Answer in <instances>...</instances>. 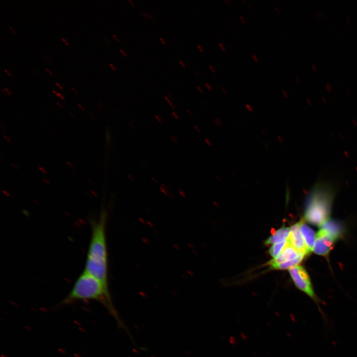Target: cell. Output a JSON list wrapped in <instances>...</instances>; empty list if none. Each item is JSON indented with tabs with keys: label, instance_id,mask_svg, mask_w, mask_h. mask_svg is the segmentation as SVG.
Wrapping results in <instances>:
<instances>
[{
	"label": "cell",
	"instance_id": "cell-1",
	"mask_svg": "<svg viewBox=\"0 0 357 357\" xmlns=\"http://www.w3.org/2000/svg\"><path fill=\"white\" fill-rule=\"evenodd\" d=\"M107 212L101 206L98 218L91 220V238L84 271L99 280L109 289L108 256L106 240Z\"/></svg>",
	"mask_w": 357,
	"mask_h": 357
},
{
	"label": "cell",
	"instance_id": "cell-2",
	"mask_svg": "<svg viewBox=\"0 0 357 357\" xmlns=\"http://www.w3.org/2000/svg\"><path fill=\"white\" fill-rule=\"evenodd\" d=\"M89 300H96L102 304L115 319L119 327L126 329L114 306L109 290L106 288L99 280L84 270L60 305Z\"/></svg>",
	"mask_w": 357,
	"mask_h": 357
},
{
	"label": "cell",
	"instance_id": "cell-3",
	"mask_svg": "<svg viewBox=\"0 0 357 357\" xmlns=\"http://www.w3.org/2000/svg\"><path fill=\"white\" fill-rule=\"evenodd\" d=\"M333 190L325 183H318L313 187L307 199L304 219L320 226L329 218L333 198Z\"/></svg>",
	"mask_w": 357,
	"mask_h": 357
},
{
	"label": "cell",
	"instance_id": "cell-4",
	"mask_svg": "<svg viewBox=\"0 0 357 357\" xmlns=\"http://www.w3.org/2000/svg\"><path fill=\"white\" fill-rule=\"evenodd\" d=\"M289 271L296 286L313 300L317 305L323 320L327 322L326 314L323 312L319 305L320 300L313 290L309 275L304 267L296 266L290 268Z\"/></svg>",
	"mask_w": 357,
	"mask_h": 357
},
{
	"label": "cell",
	"instance_id": "cell-5",
	"mask_svg": "<svg viewBox=\"0 0 357 357\" xmlns=\"http://www.w3.org/2000/svg\"><path fill=\"white\" fill-rule=\"evenodd\" d=\"M335 240L325 231L319 230L317 234L312 251L316 254L325 256L328 254Z\"/></svg>",
	"mask_w": 357,
	"mask_h": 357
},
{
	"label": "cell",
	"instance_id": "cell-6",
	"mask_svg": "<svg viewBox=\"0 0 357 357\" xmlns=\"http://www.w3.org/2000/svg\"><path fill=\"white\" fill-rule=\"evenodd\" d=\"M300 222H298L290 228V233L287 240L298 252L305 255L309 254L300 230Z\"/></svg>",
	"mask_w": 357,
	"mask_h": 357
},
{
	"label": "cell",
	"instance_id": "cell-7",
	"mask_svg": "<svg viewBox=\"0 0 357 357\" xmlns=\"http://www.w3.org/2000/svg\"><path fill=\"white\" fill-rule=\"evenodd\" d=\"M287 240L286 245L279 254L267 263L269 266L294 260L302 253L297 250L287 239Z\"/></svg>",
	"mask_w": 357,
	"mask_h": 357
},
{
	"label": "cell",
	"instance_id": "cell-8",
	"mask_svg": "<svg viewBox=\"0 0 357 357\" xmlns=\"http://www.w3.org/2000/svg\"><path fill=\"white\" fill-rule=\"evenodd\" d=\"M319 226L320 230L325 231L335 241L341 238L344 232L340 222L330 218L324 221Z\"/></svg>",
	"mask_w": 357,
	"mask_h": 357
},
{
	"label": "cell",
	"instance_id": "cell-9",
	"mask_svg": "<svg viewBox=\"0 0 357 357\" xmlns=\"http://www.w3.org/2000/svg\"><path fill=\"white\" fill-rule=\"evenodd\" d=\"M300 222V230L307 249L310 253L312 251L316 235L314 231L304 223L303 219L301 220Z\"/></svg>",
	"mask_w": 357,
	"mask_h": 357
},
{
	"label": "cell",
	"instance_id": "cell-10",
	"mask_svg": "<svg viewBox=\"0 0 357 357\" xmlns=\"http://www.w3.org/2000/svg\"><path fill=\"white\" fill-rule=\"evenodd\" d=\"M290 233V228L283 226L280 229L274 231L272 235L265 241V244L269 245L282 242L287 240Z\"/></svg>",
	"mask_w": 357,
	"mask_h": 357
},
{
	"label": "cell",
	"instance_id": "cell-11",
	"mask_svg": "<svg viewBox=\"0 0 357 357\" xmlns=\"http://www.w3.org/2000/svg\"><path fill=\"white\" fill-rule=\"evenodd\" d=\"M305 255H306L305 254L300 253L299 255L294 260L272 265L270 266V267L271 269L276 270L289 269L291 267L298 266L302 260Z\"/></svg>",
	"mask_w": 357,
	"mask_h": 357
},
{
	"label": "cell",
	"instance_id": "cell-12",
	"mask_svg": "<svg viewBox=\"0 0 357 357\" xmlns=\"http://www.w3.org/2000/svg\"><path fill=\"white\" fill-rule=\"evenodd\" d=\"M287 240L272 245L269 249V253L273 258L276 257L281 252L287 243Z\"/></svg>",
	"mask_w": 357,
	"mask_h": 357
},
{
	"label": "cell",
	"instance_id": "cell-13",
	"mask_svg": "<svg viewBox=\"0 0 357 357\" xmlns=\"http://www.w3.org/2000/svg\"><path fill=\"white\" fill-rule=\"evenodd\" d=\"M139 12L145 18L147 19H151V20L155 21L154 18L150 14L141 11H140Z\"/></svg>",
	"mask_w": 357,
	"mask_h": 357
},
{
	"label": "cell",
	"instance_id": "cell-14",
	"mask_svg": "<svg viewBox=\"0 0 357 357\" xmlns=\"http://www.w3.org/2000/svg\"><path fill=\"white\" fill-rule=\"evenodd\" d=\"M106 141L108 144H109L111 141V133L109 130L106 131Z\"/></svg>",
	"mask_w": 357,
	"mask_h": 357
},
{
	"label": "cell",
	"instance_id": "cell-15",
	"mask_svg": "<svg viewBox=\"0 0 357 357\" xmlns=\"http://www.w3.org/2000/svg\"><path fill=\"white\" fill-rule=\"evenodd\" d=\"M3 89L5 91L7 95H10L12 94L11 92L7 88L3 87Z\"/></svg>",
	"mask_w": 357,
	"mask_h": 357
},
{
	"label": "cell",
	"instance_id": "cell-16",
	"mask_svg": "<svg viewBox=\"0 0 357 357\" xmlns=\"http://www.w3.org/2000/svg\"><path fill=\"white\" fill-rule=\"evenodd\" d=\"M109 65H110V66L111 67V68H112L113 70H114V71H117V68L116 67V66H115L114 64H113L111 63H109Z\"/></svg>",
	"mask_w": 357,
	"mask_h": 357
},
{
	"label": "cell",
	"instance_id": "cell-17",
	"mask_svg": "<svg viewBox=\"0 0 357 357\" xmlns=\"http://www.w3.org/2000/svg\"><path fill=\"white\" fill-rule=\"evenodd\" d=\"M165 99L169 103V104L172 106V107L173 108H174V107H173V106L172 104V102H171V101L168 99V98L166 96H165Z\"/></svg>",
	"mask_w": 357,
	"mask_h": 357
},
{
	"label": "cell",
	"instance_id": "cell-18",
	"mask_svg": "<svg viewBox=\"0 0 357 357\" xmlns=\"http://www.w3.org/2000/svg\"><path fill=\"white\" fill-rule=\"evenodd\" d=\"M103 38H104L105 41L107 43V44H108L109 45L111 44V42L110 41V40H109V39L108 38H107L105 36H104Z\"/></svg>",
	"mask_w": 357,
	"mask_h": 357
},
{
	"label": "cell",
	"instance_id": "cell-19",
	"mask_svg": "<svg viewBox=\"0 0 357 357\" xmlns=\"http://www.w3.org/2000/svg\"><path fill=\"white\" fill-rule=\"evenodd\" d=\"M119 51H120V52L122 54V55H123V56H124V57H126L127 56L126 53L123 50H121V49H120V50H119Z\"/></svg>",
	"mask_w": 357,
	"mask_h": 357
},
{
	"label": "cell",
	"instance_id": "cell-20",
	"mask_svg": "<svg viewBox=\"0 0 357 357\" xmlns=\"http://www.w3.org/2000/svg\"><path fill=\"white\" fill-rule=\"evenodd\" d=\"M178 62L183 68H185V65L182 61L179 60Z\"/></svg>",
	"mask_w": 357,
	"mask_h": 357
},
{
	"label": "cell",
	"instance_id": "cell-21",
	"mask_svg": "<svg viewBox=\"0 0 357 357\" xmlns=\"http://www.w3.org/2000/svg\"><path fill=\"white\" fill-rule=\"evenodd\" d=\"M205 85L206 86V87L209 90H212V88L211 87V86L209 84H208L207 83H205Z\"/></svg>",
	"mask_w": 357,
	"mask_h": 357
},
{
	"label": "cell",
	"instance_id": "cell-22",
	"mask_svg": "<svg viewBox=\"0 0 357 357\" xmlns=\"http://www.w3.org/2000/svg\"><path fill=\"white\" fill-rule=\"evenodd\" d=\"M197 47L199 49V50H200V52H204L203 49L202 48V47L200 45L197 44Z\"/></svg>",
	"mask_w": 357,
	"mask_h": 357
},
{
	"label": "cell",
	"instance_id": "cell-23",
	"mask_svg": "<svg viewBox=\"0 0 357 357\" xmlns=\"http://www.w3.org/2000/svg\"><path fill=\"white\" fill-rule=\"evenodd\" d=\"M252 58L253 59V60H254L255 61H257V62L258 61V59L257 58L256 56L255 55L252 54Z\"/></svg>",
	"mask_w": 357,
	"mask_h": 357
},
{
	"label": "cell",
	"instance_id": "cell-24",
	"mask_svg": "<svg viewBox=\"0 0 357 357\" xmlns=\"http://www.w3.org/2000/svg\"><path fill=\"white\" fill-rule=\"evenodd\" d=\"M112 36H113V37L114 38V39H115L116 41H117V42H119V38L117 37L116 35H115V34H112Z\"/></svg>",
	"mask_w": 357,
	"mask_h": 357
},
{
	"label": "cell",
	"instance_id": "cell-25",
	"mask_svg": "<svg viewBox=\"0 0 357 357\" xmlns=\"http://www.w3.org/2000/svg\"><path fill=\"white\" fill-rule=\"evenodd\" d=\"M39 169H40V170L42 172H43V173H44V174L46 173V170H45L43 168H42V167H39Z\"/></svg>",
	"mask_w": 357,
	"mask_h": 357
},
{
	"label": "cell",
	"instance_id": "cell-26",
	"mask_svg": "<svg viewBox=\"0 0 357 357\" xmlns=\"http://www.w3.org/2000/svg\"><path fill=\"white\" fill-rule=\"evenodd\" d=\"M159 39L164 45H166V42L165 41L164 39L163 38L159 37Z\"/></svg>",
	"mask_w": 357,
	"mask_h": 357
},
{
	"label": "cell",
	"instance_id": "cell-27",
	"mask_svg": "<svg viewBox=\"0 0 357 357\" xmlns=\"http://www.w3.org/2000/svg\"><path fill=\"white\" fill-rule=\"evenodd\" d=\"M219 46H220L223 50H225V47H224V46L223 45V44L220 43L219 44Z\"/></svg>",
	"mask_w": 357,
	"mask_h": 357
},
{
	"label": "cell",
	"instance_id": "cell-28",
	"mask_svg": "<svg viewBox=\"0 0 357 357\" xmlns=\"http://www.w3.org/2000/svg\"><path fill=\"white\" fill-rule=\"evenodd\" d=\"M128 1L130 2V3L131 4V5L133 7H135V3H134V2H133V1H132V0H128Z\"/></svg>",
	"mask_w": 357,
	"mask_h": 357
},
{
	"label": "cell",
	"instance_id": "cell-29",
	"mask_svg": "<svg viewBox=\"0 0 357 357\" xmlns=\"http://www.w3.org/2000/svg\"><path fill=\"white\" fill-rule=\"evenodd\" d=\"M61 40H62V41L63 42H64V43L66 44V46H68V45H69L68 42L65 40V39L64 38H61Z\"/></svg>",
	"mask_w": 357,
	"mask_h": 357
},
{
	"label": "cell",
	"instance_id": "cell-30",
	"mask_svg": "<svg viewBox=\"0 0 357 357\" xmlns=\"http://www.w3.org/2000/svg\"><path fill=\"white\" fill-rule=\"evenodd\" d=\"M209 67L212 72H215V69H214V67H213L212 66L209 65Z\"/></svg>",
	"mask_w": 357,
	"mask_h": 357
},
{
	"label": "cell",
	"instance_id": "cell-31",
	"mask_svg": "<svg viewBox=\"0 0 357 357\" xmlns=\"http://www.w3.org/2000/svg\"><path fill=\"white\" fill-rule=\"evenodd\" d=\"M56 84L59 87V88L60 90H62V89H63L62 86H61L60 84H59V83H57V82H56Z\"/></svg>",
	"mask_w": 357,
	"mask_h": 357
},
{
	"label": "cell",
	"instance_id": "cell-32",
	"mask_svg": "<svg viewBox=\"0 0 357 357\" xmlns=\"http://www.w3.org/2000/svg\"><path fill=\"white\" fill-rule=\"evenodd\" d=\"M240 18L241 19L242 21L244 23H246V21H245V20L244 19V18L243 17V16H242L241 15H240Z\"/></svg>",
	"mask_w": 357,
	"mask_h": 357
},
{
	"label": "cell",
	"instance_id": "cell-33",
	"mask_svg": "<svg viewBox=\"0 0 357 357\" xmlns=\"http://www.w3.org/2000/svg\"><path fill=\"white\" fill-rule=\"evenodd\" d=\"M3 70H4V71L7 74V75H8V76H12L11 74L9 72V71H8V70H7L5 69H4Z\"/></svg>",
	"mask_w": 357,
	"mask_h": 357
},
{
	"label": "cell",
	"instance_id": "cell-34",
	"mask_svg": "<svg viewBox=\"0 0 357 357\" xmlns=\"http://www.w3.org/2000/svg\"><path fill=\"white\" fill-rule=\"evenodd\" d=\"M46 70H47V71H48V72L49 73V74H50L51 76H52V75H53V74H52V72H51L48 68H46Z\"/></svg>",
	"mask_w": 357,
	"mask_h": 357
},
{
	"label": "cell",
	"instance_id": "cell-35",
	"mask_svg": "<svg viewBox=\"0 0 357 357\" xmlns=\"http://www.w3.org/2000/svg\"><path fill=\"white\" fill-rule=\"evenodd\" d=\"M8 27H9V29L12 31V32H13L14 34H16V32L13 30V29L11 26H8Z\"/></svg>",
	"mask_w": 357,
	"mask_h": 357
},
{
	"label": "cell",
	"instance_id": "cell-36",
	"mask_svg": "<svg viewBox=\"0 0 357 357\" xmlns=\"http://www.w3.org/2000/svg\"><path fill=\"white\" fill-rule=\"evenodd\" d=\"M56 95L59 97H60L62 96V95L60 93L58 92H57V94H56Z\"/></svg>",
	"mask_w": 357,
	"mask_h": 357
},
{
	"label": "cell",
	"instance_id": "cell-37",
	"mask_svg": "<svg viewBox=\"0 0 357 357\" xmlns=\"http://www.w3.org/2000/svg\"><path fill=\"white\" fill-rule=\"evenodd\" d=\"M78 107H79L82 110H83V111H84V110H85L84 109V108H83V107L81 106V105L79 104V103L78 104Z\"/></svg>",
	"mask_w": 357,
	"mask_h": 357
},
{
	"label": "cell",
	"instance_id": "cell-38",
	"mask_svg": "<svg viewBox=\"0 0 357 357\" xmlns=\"http://www.w3.org/2000/svg\"><path fill=\"white\" fill-rule=\"evenodd\" d=\"M56 103L60 107V108L63 109L62 106L59 102H57Z\"/></svg>",
	"mask_w": 357,
	"mask_h": 357
},
{
	"label": "cell",
	"instance_id": "cell-39",
	"mask_svg": "<svg viewBox=\"0 0 357 357\" xmlns=\"http://www.w3.org/2000/svg\"><path fill=\"white\" fill-rule=\"evenodd\" d=\"M197 87V89L199 90V91L201 93H202V92H203V90L200 88V87L199 86H198Z\"/></svg>",
	"mask_w": 357,
	"mask_h": 357
},
{
	"label": "cell",
	"instance_id": "cell-40",
	"mask_svg": "<svg viewBox=\"0 0 357 357\" xmlns=\"http://www.w3.org/2000/svg\"><path fill=\"white\" fill-rule=\"evenodd\" d=\"M69 113L70 114L71 116H72L73 117H75L74 114L72 113V112L70 111H69Z\"/></svg>",
	"mask_w": 357,
	"mask_h": 357
},
{
	"label": "cell",
	"instance_id": "cell-41",
	"mask_svg": "<svg viewBox=\"0 0 357 357\" xmlns=\"http://www.w3.org/2000/svg\"><path fill=\"white\" fill-rule=\"evenodd\" d=\"M275 8L276 10H277V12L278 13H280V10H279V8L277 6H275Z\"/></svg>",
	"mask_w": 357,
	"mask_h": 357
},
{
	"label": "cell",
	"instance_id": "cell-42",
	"mask_svg": "<svg viewBox=\"0 0 357 357\" xmlns=\"http://www.w3.org/2000/svg\"><path fill=\"white\" fill-rule=\"evenodd\" d=\"M44 58H45V59L48 61V62H49V63H51L50 61L49 60V59H48L47 57H46L45 56H44Z\"/></svg>",
	"mask_w": 357,
	"mask_h": 357
},
{
	"label": "cell",
	"instance_id": "cell-43",
	"mask_svg": "<svg viewBox=\"0 0 357 357\" xmlns=\"http://www.w3.org/2000/svg\"><path fill=\"white\" fill-rule=\"evenodd\" d=\"M70 88H71V89L75 93H76V94L77 93V91H76L75 89H74L73 88V87H71Z\"/></svg>",
	"mask_w": 357,
	"mask_h": 357
},
{
	"label": "cell",
	"instance_id": "cell-44",
	"mask_svg": "<svg viewBox=\"0 0 357 357\" xmlns=\"http://www.w3.org/2000/svg\"><path fill=\"white\" fill-rule=\"evenodd\" d=\"M194 73L196 74V75L197 76H199V77L200 76V75H199V73H198L196 71H194Z\"/></svg>",
	"mask_w": 357,
	"mask_h": 357
},
{
	"label": "cell",
	"instance_id": "cell-45",
	"mask_svg": "<svg viewBox=\"0 0 357 357\" xmlns=\"http://www.w3.org/2000/svg\"><path fill=\"white\" fill-rule=\"evenodd\" d=\"M3 137H4V138H5V139H6L8 142H10V140L8 139H9L8 138H7L5 136H4Z\"/></svg>",
	"mask_w": 357,
	"mask_h": 357
},
{
	"label": "cell",
	"instance_id": "cell-46",
	"mask_svg": "<svg viewBox=\"0 0 357 357\" xmlns=\"http://www.w3.org/2000/svg\"><path fill=\"white\" fill-rule=\"evenodd\" d=\"M32 71L36 75V76H39L38 74L34 70H32Z\"/></svg>",
	"mask_w": 357,
	"mask_h": 357
},
{
	"label": "cell",
	"instance_id": "cell-47",
	"mask_svg": "<svg viewBox=\"0 0 357 357\" xmlns=\"http://www.w3.org/2000/svg\"><path fill=\"white\" fill-rule=\"evenodd\" d=\"M221 89H222V90H223V91L225 93L227 92L224 89V88L223 87H221Z\"/></svg>",
	"mask_w": 357,
	"mask_h": 357
},
{
	"label": "cell",
	"instance_id": "cell-48",
	"mask_svg": "<svg viewBox=\"0 0 357 357\" xmlns=\"http://www.w3.org/2000/svg\"><path fill=\"white\" fill-rule=\"evenodd\" d=\"M52 92H53V93H54V94H57V91H56L55 90H52Z\"/></svg>",
	"mask_w": 357,
	"mask_h": 357
},
{
	"label": "cell",
	"instance_id": "cell-49",
	"mask_svg": "<svg viewBox=\"0 0 357 357\" xmlns=\"http://www.w3.org/2000/svg\"><path fill=\"white\" fill-rule=\"evenodd\" d=\"M43 180L45 181L47 183L49 184V183H48V181H47L46 179H43Z\"/></svg>",
	"mask_w": 357,
	"mask_h": 357
},
{
	"label": "cell",
	"instance_id": "cell-50",
	"mask_svg": "<svg viewBox=\"0 0 357 357\" xmlns=\"http://www.w3.org/2000/svg\"><path fill=\"white\" fill-rule=\"evenodd\" d=\"M224 1H225L226 2L229 3V1H228V0H225Z\"/></svg>",
	"mask_w": 357,
	"mask_h": 357
},
{
	"label": "cell",
	"instance_id": "cell-51",
	"mask_svg": "<svg viewBox=\"0 0 357 357\" xmlns=\"http://www.w3.org/2000/svg\"><path fill=\"white\" fill-rule=\"evenodd\" d=\"M248 5L250 7V8H252L251 6V5H250V4H249V3H248Z\"/></svg>",
	"mask_w": 357,
	"mask_h": 357
}]
</instances>
